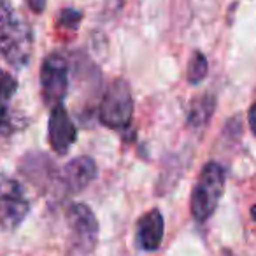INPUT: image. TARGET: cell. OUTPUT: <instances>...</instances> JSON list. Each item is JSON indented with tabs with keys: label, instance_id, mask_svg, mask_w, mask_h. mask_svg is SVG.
<instances>
[{
	"label": "cell",
	"instance_id": "cell-1",
	"mask_svg": "<svg viewBox=\"0 0 256 256\" xmlns=\"http://www.w3.org/2000/svg\"><path fill=\"white\" fill-rule=\"evenodd\" d=\"M224 181H226V172L218 162H207L202 167L190 198V209L195 221L204 223L214 214L223 196Z\"/></svg>",
	"mask_w": 256,
	"mask_h": 256
},
{
	"label": "cell",
	"instance_id": "cell-2",
	"mask_svg": "<svg viewBox=\"0 0 256 256\" xmlns=\"http://www.w3.org/2000/svg\"><path fill=\"white\" fill-rule=\"evenodd\" d=\"M98 118L102 124L112 130H121L132 123L134 118V96L132 88L126 79H114L107 86L100 102Z\"/></svg>",
	"mask_w": 256,
	"mask_h": 256
},
{
	"label": "cell",
	"instance_id": "cell-3",
	"mask_svg": "<svg viewBox=\"0 0 256 256\" xmlns=\"http://www.w3.org/2000/svg\"><path fill=\"white\" fill-rule=\"evenodd\" d=\"M68 242L78 256L93 251L98 238V221L86 204H72L67 210Z\"/></svg>",
	"mask_w": 256,
	"mask_h": 256
},
{
	"label": "cell",
	"instance_id": "cell-4",
	"mask_svg": "<svg viewBox=\"0 0 256 256\" xmlns=\"http://www.w3.org/2000/svg\"><path fill=\"white\" fill-rule=\"evenodd\" d=\"M34 51V34L28 23L12 18L0 30V53L9 65L25 67Z\"/></svg>",
	"mask_w": 256,
	"mask_h": 256
},
{
	"label": "cell",
	"instance_id": "cell-5",
	"mask_svg": "<svg viewBox=\"0 0 256 256\" xmlns=\"http://www.w3.org/2000/svg\"><path fill=\"white\" fill-rule=\"evenodd\" d=\"M68 90V62L64 54L51 53L40 65V92L46 106L53 109L64 102Z\"/></svg>",
	"mask_w": 256,
	"mask_h": 256
},
{
	"label": "cell",
	"instance_id": "cell-6",
	"mask_svg": "<svg viewBox=\"0 0 256 256\" xmlns=\"http://www.w3.org/2000/svg\"><path fill=\"white\" fill-rule=\"evenodd\" d=\"M30 210V202L18 181L0 176V226L14 230Z\"/></svg>",
	"mask_w": 256,
	"mask_h": 256
},
{
	"label": "cell",
	"instance_id": "cell-7",
	"mask_svg": "<svg viewBox=\"0 0 256 256\" xmlns=\"http://www.w3.org/2000/svg\"><path fill=\"white\" fill-rule=\"evenodd\" d=\"M48 137L54 153L65 154L70 146L78 139V128L72 123L67 109L64 106H54L50 114V124H48Z\"/></svg>",
	"mask_w": 256,
	"mask_h": 256
},
{
	"label": "cell",
	"instance_id": "cell-8",
	"mask_svg": "<svg viewBox=\"0 0 256 256\" xmlns=\"http://www.w3.org/2000/svg\"><path fill=\"white\" fill-rule=\"evenodd\" d=\"M96 178V164L90 156L70 160L62 172V182L68 193H79Z\"/></svg>",
	"mask_w": 256,
	"mask_h": 256
},
{
	"label": "cell",
	"instance_id": "cell-9",
	"mask_svg": "<svg viewBox=\"0 0 256 256\" xmlns=\"http://www.w3.org/2000/svg\"><path fill=\"white\" fill-rule=\"evenodd\" d=\"M164 216L158 209H151L140 216L137 223V244L144 251H156L164 240Z\"/></svg>",
	"mask_w": 256,
	"mask_h": 256
},
{
	"label": "cell",
	"instance_id": "cell-10",
	"mask_svg": "<svg viewBox=\"0 0 256 256\" xmlns=\"http://www.w3.org/2000/svg\"><path fill=\"white\" fill-rule=\"evenodd\" d=\"M216 109V96L212 93H204L198 95L190 102L188 116H186V123L192 128H202L210 121Z\"/></svg>",
	"mask_w": 256,
	"mask_h": 256
},
{
	"label": "cell",
	"instance_id": "cell-11",
	"mask_svg": "<svg viewBox=\"0 0 256 256\" xmlns=\"http://www.w3.org/2000/svg\"><path fill=\"white\" fill-rule=\"evenodd\" d=\"M207 72H209V62H207L206 54L202 51H193L192 58L188 62V72H186V79L190 84H198L202 79H206Z\"/></svg>",
	"mask_w": 256,
	"mask_h": 256
},
{
	"label": "cell",
	"instance_id": "cell-12",
	"mask_svg": "<svg viewBox=\"0 0 256 256\" xmlns=\"http://www.w3.org/2000/svg\"><path fill=\"white\" fill-rule=\"evenodd\" d=\"M16 90H18V82L9 72L0 68V109L8 107L9 100L14 96Z\"/></svg>",
	"mask_w": 256,
	"mask_h": 256
},
{
	"label": "cell",
	"instance_id": "cell-13",
	"mask_svg": "<svg viewBox=\"0 0 256 256\" xmlns=\"http://www.w3.org/2000/svg\"><path fill=\"white\" fill-rule=\"evenodd\" d=\"M81 20H82V12L81 11H76V9H64V11H60L58 25L64 26V28L78 30Z\"/></svg>",
	"mask_w": 256,
	"mask_h": 256
},
{
	"label": "cell",
	"instance_id": "cell-14",
	"mask_svg": "<svg viewBox=\"0 0 256 256\" xmlns=\"http://www.w3.org/2000/svg\"><path fill=\"white\" fill-rule=\"evenodd\" d=\"M12 18H14V16H12V11L9 9V6L6 4L4 0H0V30L4 28Z\"/></svg>",
	"mask_w": 256,
	"mask_h": 256
},
{
	"label": "cell",
	"instance_id": "cell-15",
	"mask_svg": "<svg viewBox=\"0 0 256 256\" xmlns=\"http://www.w3.org/2000/svg\"><path fill=\"white\" fill-rule=\"evenodd\" d=\"M248 121H249V128H251V132L254 134V137H256V102L252 104L251 109H249Z\"/></svg>",
	"mask_w": 256,
	"mask_h": 256
},
{
	"label": "cell",
	"instance_id": "cell-16",
	"mask_svg": "<svg viewBox=\"0 0 256 256\" xmlns=\"http://www.w3.org/2000/svg\"><path fill=\"white\" fill-rule=\"evenodd\" d=\"M28 6H30V9H32L34 12L40 14V12L46 9V0H28Z\"/></svg>",
	"mask_w": 256,
	"mask_h": 256
},
{
	"label": "cell",
	"instance_id": "cell-17",
	"mask_svg": "<svg viewBox=\"0 0 256 256\" xmlns=\"http://www.w3.org/2000/svg\"><path fill=\"white\" fill-rule=\"evenodd\" d=\"M251 218H252V220L256 221V204H254V206L251 207Z\"/></svg>",
	"mask_w": 256,
	"mask_h": 256
}]
</instances>
